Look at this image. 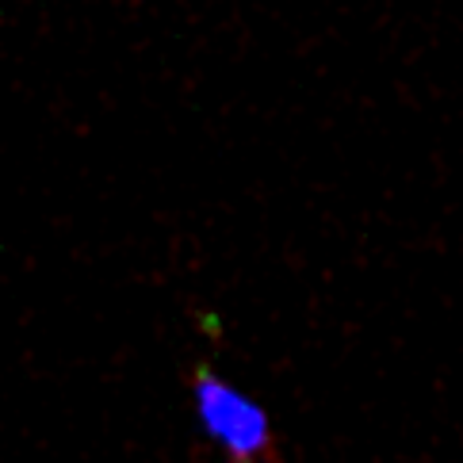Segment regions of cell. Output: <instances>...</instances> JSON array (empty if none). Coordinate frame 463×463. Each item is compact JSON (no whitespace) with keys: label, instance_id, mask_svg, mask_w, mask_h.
I'll use <instances>...</instances> for the list:
<instances>
[{"label":"cell","instance_id":"obj_1","mask_svg":"<svg viewBox=\"0 0 463 463\" xmlns=\"http://www.w3.org/2000/svg\"><path fill=\"white\" fill-rule=\"evenodd\" d=\"M195 399V418H200L203 433L219 444L226 456L238 463H253L269 452L272 440V421L257 399H250L234 383H226L222 375L203 372L192 387Z\"/></svg>","mask_w":463,"mask_h":463}]
</instances>
